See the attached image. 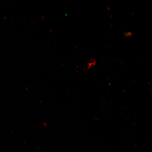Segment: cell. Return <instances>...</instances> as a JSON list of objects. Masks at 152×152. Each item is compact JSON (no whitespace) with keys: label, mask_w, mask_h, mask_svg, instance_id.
<instances>
[{"label":"cell","mask_w":152,"mask_h":152,"mask_svg":"<svg viewBox=\"0 0 152 152\" xmlns=\"http://www.w3.org/2000/svg\"><path fill=\"white\" fill-rule=\"evenodd\" d=\"M96 61L95 59L92 58L90 59L87 63V65L88 66L87 67V69H90L92 66H94L96 65Z\"/></svg>","instance_id":"6da1fadb"},{"label":"cell","mask_w":152,"mask_h":152,"mask_svg":"<svg viewBox=\"0 0 152 152\" xmlns=\"http://www.w3.org/2000/svg\"><path fill=\"white\" fill-rule=\"evenodd\" d=\"M124 37L125 38H129L132 37L133 34L132 32L129 31H126L124 34Z\"/></svg>","instance_id":"7a4b0ae2"}]
</instances>
